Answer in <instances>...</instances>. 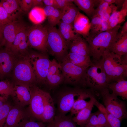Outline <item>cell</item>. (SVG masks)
<instances>
[{"label": "cell", "instance_id": "obj_1", "mask_svg": "<svg viewBox=\"0 0 127 127\" xmlns=\"http://www.w3.org/2000/svg\"><path fill=\"white\" fill-rule=\"evenodd\" d=\"M120 27V25H118L112 29L107 30L95 36H88L85 39L89 45L90 56L92 57L93 60H99L105 51L110 50L118 38Z\"/></svg>", "mask_w": 127, "mask_h": 127}, {"label": "cell", "instance_id": "obj_2", "mask_svg": "<svg viewBox=\"0 0 127 127\" xmlns=\"http://www.w3.org/2000/svg\"><path fill=\"white\" fill-rule=\"evenodd\" d=\"M101 59L108 84L120 78H126L127 62L121 56L107 50L104 52Z\"/></svg>", "mask_w": 127, "mask_h": 127}, {"label": "cell", "instance_id": "obj_3", "mask_svg": "<svg viewBox=\"0 0 127 127\" xmlns=\"http://www.w3.org/2000/svg\"><path fill=\"white\" fill-rule=\"evenodd\" d=\"M108 84L101 58L98 60H93L91 64L85 70L83 78V87H88L99 92L108 88Z\"/></svg>", "mask_w": 127, "mask_h": 127}, {"label": "cell", "instance_id": "obj_4", "mask_svg": "<svg viewBox=\"0 0 127 127\" xmlns=\"http://www.w3.org/2000/svg\"><path fill=\"white\" fill-rule=\"evenodd\" d=\"M48 32L46 43L47 52L61 63L68 54L70 43L63 37L55 27L46 26Z\"/></svg>", "mask_w": 127, "mask_h": 127}, {"label": "cell", "instance_id": "obj_5", "mask_svg": "<svg viewBox=\"0 0 127 127\" xmlns=\"http://www.w3.org/2000/svg\"><path fill=\"white\" fill-rule=\"evenodd\" d=\"M28 56L16 58L12 71L15 85L29 87L36 80Z\"/></svg>", "mask_w": 127, "mask_h": 127}, {"label": "cell", "instance_id": "obj_6", "mask_svg": "<svg viewBox=\"0 0 127 127\" xmlns=\"http://www.w3.org/2000/svg\"><path fill=\"white\" fill-rule=\"evenodd\" d=\"M107 110L121 121L127 117L125 103L119 99L117 96L110 93L107 88L99 92Z\"/></svg>", "mask_w": 127, "mask_h": 127}, {"label": "cell", "instance_id": "obj_7", "mask_svg": "<svg viewBox=\"0 0 127 127\" xmlns=\"http://www.w3.org/2000/svg\"><path fill=\"white\" fill-rule=\"evenodd\" d=\"M28 57L35 73L36 82L46 83L51 62L45 53L33 52L29 53Z\"/></svg>", "mask_w": 127, "mask_h": 127}, {"label": "cell", "instance_id": "obj_8", "mask_svg": "<svg viewBox=\"0 0 127 127\" xmlns=\"http://www.w3.org/2000/svg\"><path fill=\"white\" fill-rule=\"evenodd\" d=\"M87 89L79 87L68 88L60 92L56 103L57 114L65 115L71 110L76 99L75 98L84 93Z\"/></svg>", "mask_w": 127, "mask_h": 127}, {"label": "cell", "instance_id": "obj_9", "mask_svg": "<svg viewBox=\"0 0 127 127\" xmlns=\"http://www.w3.org/2000/svg\"><path fill=\"white\" fill-rule=\"evenodd\" d=\"M48 32L46 26L41 24H34L28 28V46L42 52H47L46 43Z\"/></svg>", "mask_w": 127, "mask_h": 127}, {"label": "cell", "instance_id": "obj_10", "mask_svg": "<svg viewBox=\"0 0 127 127\" xmlns=\"http://www.w3.org/2000/svg\"><path fill=\"white\" fill-rule=\"evenodd\" d=\"M61 71L65 83L81 85L83 87V78L86 69L70 62L65 57L60 63Z\"/></svg>", "mask_w": 127, "mask_h": 127}, {"label": "cell", "instance_id": "obj_11", "mask_svg": "<svg viewBox=\"0 0 127 127\" xmlns=\"http://www.w3.org/2000/svg\"><path fill=\"white\" fill-rule=\"evenodd\" d=\"M29 89L31 96L29 104L30 112L33 118L41 121L48 92L40 89L35 84L30 86Z\"/></svg>", "mask_w": 127, "mask_h": 127}, {"label": "cell", "instance_id": "obj_12", "mask_svg": "<svg viewBox=\"0 0 127 127\" xmlns=\"http://www.w3.org/2000/svg\"><path fill=\"white\" fill-rule=\"evenodd\" d=\"M24 23L17 19L13 20L4 26L3 39L1 46L9 49L18 33L26 28Z\"/></svg>", "mask_w": 127, "mask_h": 127}, {"label": "cell", "instance_id": "obj_13", "mask_svg": "<svg viewBox=\"0 0 127 127\" xmlns=\"http://www.w3.org/2000/svg\"><path fill=\"white\" fill-rule=\"evenodd\" d=\"M16 58L8 49H0V78L8 75L12 71Z\"/></svg>", "mask_w": 127, "mask_h": 127}, {"label": "cell", "instance_id": "obj_14", "mask_svg": "<svg viewBox=\"0 0 127 127\" xmlns=\"http://www.w3.org/2000/svg\"><path fill=\"white\" fill-rule=\"evenodd\" d=\"M11 96L16 105L22 107L30 104L31 96L29 87L15 85Z\"/></svg>", "mask_w": 127, "mask_h": 127}, {"label": "cell", "instance_id": "obj_15", "mask_svg": "<svg viewBox=\"0 0 127 127\" xmlns=\"http://www.w3.org/2000/svg\"><path fill=\"white\" fill-rule=\"evenodd\" d=\"M73 27L75 32L85 39L88 36L91 28L88 18L79 12L74 20Z\"/></svg>", "mask_w": 127, "mask_h": 127}, {"label": "cell", "instance_id": "obj_16", "mask_svg": "<svg viewBox=\"0 0 127 127\" xmlns=\"http://www.w3.org/2000/svg\"><path fill=\"white\" fill-rule=\"evenodd\" d=\"M26 116L22 107L16 105L12 107L7 117L4 127H18Z\"/></svg>", "mask_w": 127, "mask_h": 127}, {"label": "cell", "instance_id": "obj_17", "mask_svg": "<svg viewBox=\"0 0 127 127\" xmlns=\"http://www.w3.org/2000/svg\"><path fill=\"white\" fill-rule=\"evenodd\" d=\"M69 52L75 53L83 56H90L88 44L86 40L81 35L71 42L69 47Z\"/></svg>", "mask_w": 127, "mask_h": 127}, {"label": "cell", "instance_id": "obj_18", "mask_svg": "<svg viewBox=\"0 0 127 127\" xmlns=\"http://www.w3.org/2000/svg\"><path fill=\"white\" fill-rule=\"evenodd\" d=\"M87 106L72 118L74 122L80 127H84L87 124L94 105L95 99V96L91 97Z\"/></svg>", "mask_w": 127, "mask_h": 127}, {"label": "cell", "instance_id": "obj_19", "mask_svg": "<svg viewBox=\"0 0 127 127\" xmlns=\"http://www.w3.org/2000/svg\"><path fill=\"white\" fill-rule=\"evenodd\" d=\"M0 4L13 20L19 19L22 12L20 7L19 0H1Z\"/></svg>", "mask_w": 127, "mask_h": 127}, {"label": "cell", "instance_id": "obj_20", "mask_svg": "<svg viewBox=\"0 0 127 127\" xmlns=\"http://www.w3.org/2000/svg\"><path fill=\"white\" fill-rule=\"evenodd\" d=\"M55 113L54 100L50 94L48 92L45 99L41 122L48 123H52L55 116Z\"/></svg>", "mask_w": 127, "mask_h": 127}, {"label": "cell", "instance_id": "obj_21", "mask_svg": "<svg viewBox=\"0 0 127 127\" xmlns=\"http://www.w3.org/2000/svg\"><path fill=\"white\" fill-rule=\"evenodd\" d=\"M95 91L89 88L83 93L79 95L75 100L71 110L70 115H76L88 105V101L85 99L91 96H95Z\"/></svg>", "mask_w": 127, "mask_h": 127}, {"label": "cell", "instance_id": "obj_22", "mask_svg": "<svg viewBox=\"0 0 127 127\" xmlns=\"http://www.w3.org/2000/svg\"><path fill=\"white\" fill-rule=\"evenodd\" d=\"M108 88L117 96L127 99V81L122 78L109 83Z\"/></svg>", "mask_w": 127, "mask_h": 127}, {"label": "cell", "instance_id": "obj_23", "mask_svg": "<svg viewBox=\"0 0 127 127\" xmlns=\"http://www.w3.org/2000/svg\"><path fill=\"white\" fill-rule=\"evenodd\" d=\"M65 57L72 64L85 69L88 68L92 63L89 56H83L69 52Z\"/></svg>", "mask_w": 127, "mask_h": 127}, {"label": "cell", "instance_id": "obj_24", "mask_svg": "<svg viewBox=\"0 0 127 127\" xmlns=\"http://www.w3.org/2000/svg\"><path fill=\"white\" fill-rule=\"evenodd\" d=\"M58 30L64 39L70 42L80 35L74 31L73 24L65 23L60 20L58 24Z\"/></svg>", "mask_w": 127, "mask_h": 127}, {"label": "cell", "instance_id": "obj_25", "mask_svg": "<svg viewBox=\"0 0 127 127\" xmlns=\"http://www.w3.org/2000/svg\"><path fill=\"white\" fill-rule=\"evenodd\" d=\"M79 9L73 3L71 2L65 7L62 12L61 20L65 23L73 24Z\"/></svg>", "mask_w": 127, "mask_h": 127}, {"label": "cell", "instance_id": "obj_26", "mask_svg": "<svg viewBox=\"0 0 127 127\" xmlns=\"http://www.w3.org/2000/svg\"><path fill=\"white\" fill-rule=\"evenodd\" d=\"M110 51L120 56L127 55V34L118 38Z\"/></svg>", "mask_w": 127, "mask_h": 127}, {"label": "cell", "instance_id": "obj_27", "mask_svg": "<svg viewBox=\"0 0 127 127\" xmlns=\"http://www.w3.org/2000/svg\"><path fill=\"white\" fill-rule=\"evenodd\" d=\"M96 0H73V3L79 9L85 13L89 17L92 18L95 9L94 6Z\"/></svg>", "mask_w": 127, "mask_h": 127}, {"label": "cell", "instance_id": "obj_28", "mask_svg": "<svg viewBox=\"0 0 127 127\" xmlns=\"http://www.w3.org/2000/svg\"><path fill=\"white\" fill-rule=\"evenodd\" d=\"M52 125V127H76L71 116L59 114L55 116Z\"/></svg>", "mask_w": 127, "mask_h": 127}, {"label": "cell", "instance_id": "obj_29", "mask_svg": "<svg viewBox=\"0 0 127 127\" xmlns=\"http://www.w3.org/2000/svg\"><path fill=\"white\" fill-rule=\"evenodd\" d=\"M94 105L104 115L111 127H121V121L108 112L105 107L96 99L94 102Z\"/></svg>", "mask_w": 127, "mask_h": 127}, {"label": "cell", "instance_id": "obj_30", "mask_svg": "<svg viewBox=\"0 0 127 127\" xmlns=\"http://www.w3.org/2000/svg\"><path fill=\"white\" fill-rule=\"evenodd\" d=\"M46 17L43 8L39 7L32 8L29 14V19L35 24H40L45 20Z\"/></svg>", "mask_w": 127, "mask_h": 127}, {"label": "cell", "instance_id": "obj_31", "mask_svg": "<svg viewBox=\"0 0 127 127\" xmlns=\"http://www.w3.org/2000/svg\"><path fill=\"white\" fill-rule=\"evenodd\" d=\"M14 86L8 80L0 81V96L6 100L12 94Z\"/></svg>", "mask_w": 127, "mask_h": 127}, {"label": "cell", "instance_id": "obj_32", "mask_svg": "<svg viewBox=\"0 0 127 127\" xmlns=\"http://www.w3.org/2000/svg\"><path fill=\"white\" fill-rule=\"evenodd\" d=\"M27 31L28 28H26L20 32L16 36L9 49L14 56L18 46L23 40L27 36Z\"/></svg>", "mask_w": 127, "mask_h": 127}, {"label": "cell", "instance_id": "obj_33", "mask_svg": "<svg viewBox=\"0 0 127 127\" xmlns=\"http://www.w3.org/2000/svg\"><path fill=\"white\" fill-rule=\"evenodd\" d=\"M64 78L61 71L47 77L46 83L51 88L56 87L63 82Z\"/></svg>", "mask_w": 127, "mask_h": 127}, {"label": "cell", "instance_id": "obj_34", "mask_svg": "<svg viewBox=\"0 0 127 127\" xmlns=\"http://www.w3.org/2000/svg\"><path fill=\"white\" fill-rule=\"evenodd\" d=\"M12 107L9 103H5L0 108V127H4L7 117Z\"/></svg>", "mask_w": 127, "mask_h": 127}, {"label": "cell", "instance_id": "obj_35", "mask_svg": "<svg viewBox=\"0 0 127 127\" xmlns=\"http://www.w3.org/2000/svg\"><path fill=\"white\" fill-rule=\"evenodd\" d=\"M62 14L60 9L55 8L51 16L48 18V24L54 27L61 20Z\"/></svg>", "mask_w": 127, "mask_h": 127}, {"label": "cell", "instance_id": "obj_36", "mask_svg": "<svg viewBox=\"0 0 127 127\" xmlns=\"http://www.w3.org/2000/svg\"><path fill=\"white\" fill-rule=\"evenodd\" d=\"M61 71V64L59 63L55 59H53L51 60L47 78Z\"/></svg>", "mask_w": 127, "mask_h": 127}, {"label": "cell", "instance_id": "obj_37", "mask_svg": "<svg viewBox=\"0 0 127 127\" xmlns=\"http://www.w3.org/2000/svg\"><path fill=\"white\" fill-rule=\"evenodd\" d=\"M108 23L103 21L101 24L94 29L90 30L88 36H94L108 30Z\"/></svg>", "mask_w": 127, "mask_h": 127}, {"label": "cell", "instance_id": "obj_38", "mask_svg": "<svg viewBox=\"0 0 127 127\" xmlns=\"http://www.w3.org/2000/svg\"><path fill=\"white\" fill-rule=\"evenodd\" d=\"M45 125L41 122L24 119L20 122L18 127H45Z\"/></svg>", "mask_w": 127, "mask_h": 127}, {"label": "cell", "instance_id": "obj_39", "mask_svg": "<svg viewBox=\"0 0 127 127\" xmlns=\"http://www.w3.org/2000/svg\"><path fill=\"white\" fill-rule=\"evenodd\" d=\"M13 21L0 4V24L5 25Z\"/></svg>", "mask_w": 127, "mask_h": 127}, {"label": "cell", "instance_id": "obj_40", "mask_svg": "<svg viewBox=\"0 0 127 127\" xmlns=\"http://www.w3.org/2000/svg\"><path fill=\"white\" fill-rule=\"evenodd\" d=\"M32 0H19L21 9L23 12H28L32 8Z\"/></svg>", "mask_w": 127, "mask_h": 127}, {"label": "cell", "instance_id": "obj_41", "mask_svg": "<svg viewBox=\"0 0 127 127\" xmlns=\"http://www.w3.org/2000/svg\"><path fill=\"white\" fill-rule=\"evenodd\" d=\"M100 126L111 127L104 115L99 110L96 112Z\"/></svg>", "mask_w": 127, "mask_h": 127}, {"label": "cell", "instance_id": "obj_42", "mask_svg": "<svg viewBox=\"0 0 127 127\" xmlns=\"http://www.w3.org/2000/svg\"><path fill=\"white\" fill-rule=\"evenodd\" d=\"M126 16L124 15H121L113 20L108 24L107 30L112 29L119 24L124 21Z\"/></svg>", "mask_w": 127, "mask_h": 127}, {"label": "cell", "instance_id": "obj_43", "mask_svg": "<svg viewBox=\"0 0 127 127\" xmlns=\"http://www.w3.org/2000/svg\"><path fill=\"white\" fill-rule=\"evenodd\" d=\"M86 125H90L95 127L100 126L96 112L91 113Z\"/></svg>", "mask_w": 127, "mask_h": 127}, {"label": "cell", "instance_id": "obj_44", "mask_svg": "<svg viewBox=\"0 0 127 127\" xmlns=\"http://www.w3.org/2000/svg\"><path fill=\"white\" fill-rule=\"evenodd\" d=\"M103 21L99 17L96 16H93L91 18V20L90 21V30L95 28L101 24Z\"/></svg>", "mask_w": 127, "mask_h": 127}, {"label": "cell", "instance_id": "obj_45", "mask_svg": "<svg viewBox=\"0 0 127 127\" xmlns=\"http://www.w3.org/2000/svg\"><path fill=\"white\" fill-rule=\"evenodd\" d=\"M57 8L62 12L65 7L69 3L73 2V0H56Z\"/></svg>", "mask_w": 127, "mask_h": 127}, {"label": "cell", "instance_id": "obj_46", "mask_svg": "<svg viewBox=\"0 0 127 127\" xmlns=\"http://www.w3.org/2000/svg\"><path fill=\"white\" fill-rule=\"evenodd\" d=\"M55 8L52 7L48 6H45L43 8L44 14L48 18L51 16Z\"/></svg>", "mask_w": 127, "mask_h": 127}, {"label": "cell", "instance_id": "obj_47", "mask_svg": "<svg viewBox=\"0 0 127 127\" xmlns=\"http://www.w3.org/2000/svg\"><path fill=\"white\" fill-rule=\"evenodd\" d=\"M43 1L45 6L52 7L57 8L56 0H43Z\"/></svg>", "mask_w": 127, "mask_h": 127}, {"label": "cell", "instance_id": "obj_48", "mask_svg": "<svg viewBox=\"0 0 127 127\" xmlns=\"http://www.w3.org/2000/svg\"><path fill=\"white\" fill-rule=\"evenodd\" d=\"M127 34V21H126L124 24L122 28L121 31L118 33V37H121Z\"/></svg>", "mask_w": 127, "mask_h": 127}, {"label": "cell", "instance_id": "obj_49", "mask_svg": "<svg viewBox=\"0 0 127 127\" xmlns=\"http://www.w3.org/2000/svg\"><path fill=\"white\" fill-rule=\"evenodd\" d=\"M43 4V0H32V8L36 7L42 8Z\"/></svg>", "mask_w": 127, "mask_h": 127}, {"label": "cell", "instance_id": "obj_50", "mask_svg": "<svg viewBox=\"0 0 127 127\" xmlns=\"http://www.w3.org/2000/svg\"><path fill=\"white\" fill-rule=\"evenodd\" d=\"M4 25L0 24V46H1L3 39V30Z\"/></svg>", "mask_w": 127, "mask_h": 127}, {"label": "cell", "instance_id": "obj_51", "mask_svg": "<svg viewBox=\"0 0 127 127\" xmlns=\"http://www.w3.org/2000/svg\"><path fill=\"white\" fill-rule=\"evenodd\" d=\"M124 0H115L114 3L118 7L122 6L124 1Z\"/></svg>", "mask_w": 127, "mask_h": 127}, {"label": "cell", "instance_id": "obj_52", "mask_svg": "<svg viewBox=\"0 0 127 127\" xmlns=\"http://www.w3.org/2000/svg\"><path fill=\"white\" fill-rule=\"evenodd\" d=\"M5 100L3 97L0 96V108L5 103L4 102Z\"/></svg>", "mask_w": 127, "mask_h": 127}, {"label": "cell", "instance_id": "obj_53", "mask_svg": "<svg viewBox=\"0 0 127 127\" xmlns=\"http://www.w3.org/2000/svg\"><path fill=\"white\" fill-rule=\"evenodd\" d=\"M52 123H48V125L45 127H52Z\"/></svg>", "mask_w": 127, "mask_h": 127}, {"label": "cell", "instance_id": "obj_54", "mask_svg": "<svg viewBox=\"0 0 127 127\" xmlns=\"http://www.w3.org/2000/svg\"><path fill=\"white\" fill-rule=\"evenodd\" d=\"M84 127H95L92 126L90 125H86Z\"/></svg>", "mask_w": 127, "mask_h": 127}, {"label": "cell", "instance_id": "obj_55", "mask_svg": "<svg viewBox=\"0 0 127 127\" xmlns=\"http://www.w3.org/2000/svg\"><path fill=\"white\" fill-rule=\"evenodd\" d=\"M102 127V126H99V127Z\"/></svg>", "mask_w": 127, "mask_h": 127}, {"label": "cell", "instance_id": "obj_56", "mask_svg": "<svg viewBox=\"0 0 127 127\" xmlns=\"http://www.w3.org/2000/svg\"><path fill=\"white\" fill-rule=\"evenodd\" d=\"M1 46H0V49L1 48Z\"/></svg>", "mask_w": 127, "mask_h": 127}]
</instances>
